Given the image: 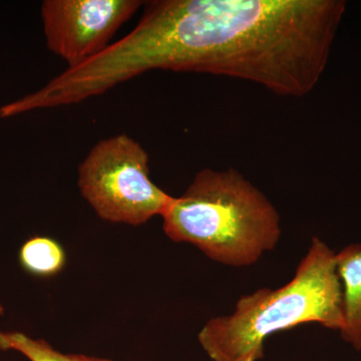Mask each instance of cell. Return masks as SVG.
I'll use <instances>...</instances> for the list:
<instances>
[{
    "instance_id": "7a4b0ae2",
    "label": "cell",
    "mask_w": 361,
    "mask_h": 361,
    "mask_svg": "<svg viewBox=\"0 0 361 361\" xmlns=\"http://www.w3.org/2000/svg\"><path fill=\"white\" fill-rule=\"evenodd\" d=\"M305 323L337 331L344 324L336 253L318 237L311 239L290 282L240 297L234 312L211 318L198 341L212 361H259L268 337Z\"/></svg>"
},
{
    "instance_id": "9c48e42d",
    "label": "cell",
    "mask_w": 361,
    "mask_h": 361,
    "mask_svg": "<svg viewBox=\"0 0 361 361\" xmlns=\"http://www.w3.org/2000/svg\"><path fill=\"white\" fill-rule=\"evenodd\" d=\"M4 314H6V307H4V304H2L1 301H0V317Z\"/></svg>"
},
{
    "instance_id": "8992f818",
    "label": "cell",
    "mask_w": 361,
    "mask_h": 361,
    "mask_svg": "<svg viewBox=\"0 0 361 361\" xmlns=\"http://www.w3.org/2000/svg\"><path fill=\"white\" fill-rule=\"evenodd\" d=\"M336 267L343 290L344 342L361 351V244L343 247L336 253Z\"/></svg>"
},
{
    "instance_id": "6da1fadb",
    "label": "cell",
    "mask_w": 361,
    "mask_h": 361,
    "mask_svg": "<svg viewBox=\"0 0 361 361\" xmlns=\"http://www.w3.org/2000/svg\"><path fill=\"white\" fill-rule=\"evenodd\" d=\"M342 0H152L134 30L106 51L125 82L151 71L247 80L303 97L319 82Z\"/></svg>"
},
{
    "instance_id": "52a82bcc",
    "label": "cell",
    "mask_w": 361,
    "mask_h": 361,
    "mask_svg": "<svg viewBox=\"0 0 361 361\" xmlns=\"http://www.w3.org/2000/svg\"><path fill=\"white\" fill-rule=\"evenodd\" d=\"M18 262L32 276L47 279L65 269L68 256L58 240L49 236H35L21 245Z\"/></svg>"
},
{
    "instance_id": "ba28073f",
    "label": "cell",
    "mask_w": 361,
    "mask_h": 361,
    "mask_svg": "<svg viewBox=\"0 0 361 361\" xmlns=\"http://www.w3.org/2000/svg\"><path fill=\"white\" fill-rule=\"evenodd\" d=\"M0 350L16 351L30 361H113L103 357L63 353L42 338L20 331L0 330Z\"/></svg>"
},
{
    "instance_id": "5b68a950",
    "label": "cell",
    "mask_w": 361,
    "mask_h": 361,
    "mask_svg": "<svg viewBox=\"0 0 361 361\" xmlns=\"http://www.w3.org/2000/svg\"><path fill=\"white\" fill-rule=\"evenodd\" d=\"M144 4L142 0H45L40 8L45 44L68 68L82 65L104 51Z\"/></svg>"
},
{
    "instance_id": "3957f363",
    "label": "cell",
    "mask_w": 361,
    "mask_h": 361,
    "mask_svg": "<svg viewBox=\"0 0 361 361\" xmlns=\"http://www.w3.org/2000/svg\"><path fill=\"white\" fill-rule=\"evenodd\" d=\"M166 236L191 244L209 259L247 267L274 250L281 218L262 191L234 168L203 169L161 214Z\"/></svg>"
},
{
    "instance_id": "277c9868",
    "label": "cell",
    "mask_w": 361,
    "mask_h": 361,
    "mask_svg": "<svg viewBox=\"0 0 361 361\" xmlns=\"http://www.w3.org/2000/svg\"><path fill=\"white\" fill-rule=\"evenodd\" d=\"M149 161L148 152L127 134L101 140L78 166L80 193L102 220L146 224L173 198L149 177Z\"/></svg>"
}]
</instances>
